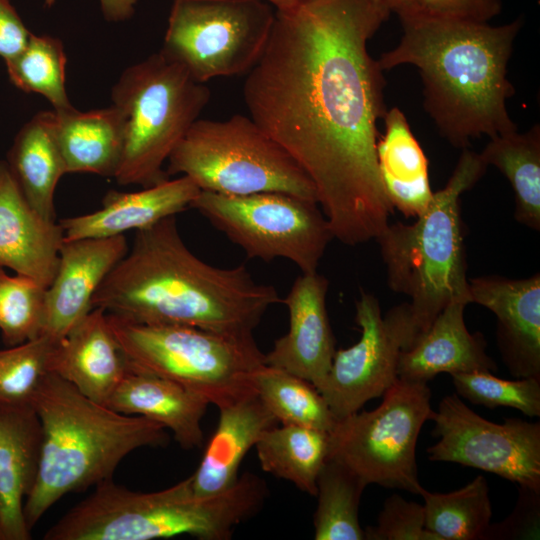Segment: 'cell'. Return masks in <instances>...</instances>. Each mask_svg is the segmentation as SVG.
Segmentation results:
<instances>
[{
    "mask_svg": "<svg viewBox=\"0 0 540 540\" xmlns=\"http://www.w3.org/2000/svg\"><path fill=\"white\" fill-rule=\"evenodd\" d=\"M191 208L249 258H284L302 273L316 272L334 238L318 204L279 192L226 195L200 191Z\"/></svg>",
    "mask_w": 540,
    "mask_h": 540,
    "instance_id": "cell-11",
    "label": "cell"
},
{
    "mask_svg": "<svg viewBox=\"0 0 540 540\" xmlns=\"http://www.w3.org/2000/svg\"><path fill=\"white\" fill-rule=\"evenodd\" d=\"M31 34L10 0H0V57L5 63L24 50Z\"/></svg>",
    "mask_w": 540,
    "mask_h": 540,
    "instance_id": "cell-40",
    "label": "cell"
},
{
    "mask_svg": "<svg viewBox=\"0 0 540 540\" xmlns=\"http://www.w3.org/2000/svg\"><path fill=\"white\" fill-rule=\"evenodd\" d=\"M187 176L167 179L135 192L110 190L97 211L59 221L64 241L124 235L191 208L200 193Z\"/></svg>",
    "mask_w": 540,
    "mask_h": 540,
    "instance_id": "cell-20",
    "label": "cell"
},
{
    "mask_svg": "<svg viewBox=\"0 0 540 540\" xmlns=\"http://www.w3.org/2000/svg\"><path fill=\"white\" fill-rule=\"evenodd\" d=\"M486 169L478 153L462 149L446 185L416 221L388 223L376 238L389 288L410 298V347L450 302L470 303L460 196Z\"/></svg>",
    "mask_w": 540,
    "mask_h": 540,
    "instance_id": "cell-5",
    "label": "cell"
},
{
    "mask_svg": "<svg viewBox=\"0 0 540 540\" xmlns=\"http://www.w3.org/2000/svg\"><path fill=\"white\" fill-rule=\"evenodd\" d=\"M42 428L31 405L0 406V530L4 540H29L24 503L39 472Z\"/></svg>",
    "mask_w": 540,
    "mask_h": 540,
    "instance_id": "cell-21",
    "label": "cell"
},
{
    "mask_svg": "<svg viewBox=\"0 0 540 540\" xmlns=\"http://www.w3.org/2000/svg\"><path fill=\"white\" fill-rule=\"evenodd\" d=\"M167 163L169 176H187L201 191L226 195L279 192L317 203L307 174L250 116L197 119Z\"/></svg>",
    "mask_w": 540,
    "mask_h": 540,
    "instance_id": "cell-8",
    "label": "cell"
},
{
    "mask_svg": "<svg viewBox=\"0 0 540 540\" xmlns=\"http://www.w3.org/2000/svg\"><path fill=\"white\" fill-rule=\"evenodd\" d=\"M218 425L208 441L196 471L192 489L198 496H210L231 487L247 452L261 434L278 423L257 393L219 409Z\"/></svg>",
    "mask_w": 540,
    "mask_h": 540,
    "instance_id": "cell-24",
    "label": "cell"
},
{
    "mask_svg": "<svg viewBox=\"0 0 540 540\" xmlns=\"http://www.w3.org/2000/svg\"><path fill=\"white\" fill-rule=\"evenodd\" d=\"M254 447L265 472L316 496L317 477L330 453L329 432L277 424L266 429Z\"/></svg>",
    "mask_w": 540,
    "mask_h": 540,
    "instance_id": "cell-28",
    "label": "cell"
},
{
    "mask_svg": "<svg viewBox=\"0 0 540 540\" xmlns=\"http://www.w3.org/2000/svg\"><path fill=\"white\" fill-rule=\"evenodd\" d=\"M316 540H364L359 506L367 484L340 461L328 458L317 477Z\"/></svg>",
    "mask_w": 540,
    "mask_h": 540,
    "instance_id": "cell-30",
    "label": "cell"
},
{
    "mask_svg": "<svg viewBox=\"0 0 540 540\" xmlns=\"http://www.w3.org/2000/svg\"><path fill=\"white\" fill-rule=\"evenodd\" d=\"M425 528L439 540H482L492 509L489 486L483 475L449 493L429 492L423 487Z\"/></svg>",
    "mask_w": 540,
    "mask_h": 540,
    "instance_id": "cell-31",
    "label": "cell"
},
{
    "mask_svg": "<svg viewBox=\"0 0 540 540\" xmlns=\"http://www.w3.org/2000/svg\"><path fill=\"white\" fill-rule=\"evenodd\" d=\"M282 302L244 264L210 265L181 238L176 216L137 230L131 249L93 296L92 307L143 324H177L250 335L265 312Z\"/></svg>",
    "mask_w": 540,
    "mask_h": 540,
    "instance_id": "cell-2",
    "label": "cell"
},
{
    "mask_svg": "<svg viewBox=\"0 0 540 540\" xmlns=\"http://www.w3.org/2000/svg\"><path fill=\"white\" fill-rule=\"evenodd\" d=\"M211 522L209 503L195 495L190 478L156 492L132 491L108 479L71 508L44 540H152L203 536Z\"/></svg>",
    "mask_w": 540,
    "mask_h": 540,
    "instance_id": "cell-12",
    "label": "cell"
},
{
    "mask_svg": "<svg viewBox=\"0 0 540 540\" xmlns=\"http://www.w3.org/2000/svg\"><path fill=\"white\" fill-rule=\"evenodd\" d=\"M64 231L37 213L0 160V267L30 277L47 288L53 281Z\"/></svg>",
    "mask_w": 540,
    "mask_h": 540,
    "instance_id": "cell-19",
    "label": "cell"
},
{
    "mask_svg": "<svg viewBox=\"0 0 540 540\" xmlns=\"http://www.w3.org/2000/svg\"><path fill=\"white\" fill-rule=\"evenodd\" d=\"M355 307L361 337L349 348L335 352L317 389L337 420L359 411L394 384L399 354L411 342L406 303L383 316L378 299L361 290Z\"/></svg>",
    "mask_w": 540,
    "mask_h": 540,
    "instance_id": "cell-14",
    "label": "cell"
},
{
    "mask_svg": "<svg viewBox=\"0 0 540 540\" xmlns=\"http://www.w3.org/2000/svg\"><path fill=\"white\" fill-rule=\"evenodd\" d=\"M399 18L409 16L419 11L420 0H376Z\"/></svg>",
    "mask_w": 540,
    "mask_h": 540,
    "instance_id": "cell-42",
    "label": "cell"
},
{
    "mask_svg": "<svg viewBox=\"0 0 540 540\" xmlns=\"http://www.w3.org/2000/svg\"><path fill=\"white\" fill-rule=\"evenodd\" d=\"M400 21V42L381 55L379 65L418 68L424 109L450 144L464 149L472 138L517 130L506 105L515 91L507 65L521 17L493 26L417 12Z\"/></svg>",
    "mask_w": 540,
    "mask_h": 540,
    "instance_id": "cell-3",
    "label": "cell"
},
{
    "mask_svg": "<svg viewBox=\"0 0 540 540\" xmlns=\"http://www.w3.org/2000/svg\"><path fill=\"white\" fill-rule=\"evenodd\" d=\"M390 13L376 0L276 9L243 85L249 116L307 174L334 238L349 246L376 240L394 212L376 152L385 80L367 48Z\"/></svg>",
    "mask_w": 540,
    "mask_h": 540,
    "instance_id": "cell-1",
    "label": "cell"
},
{
    "mask_svg": "<svg viewBox=\"0 0 540 540\" xmlns=\"http://www.w3.org/2000/svg\"><path fill=\"white\" fill-rule=\"evenodd\" d=\"M501 0H420L419 13L488 23L501 12Z\"/></svg>",
    "mask_w": 540,
    "mask_h": 540,
    "instance_id": "cell-39",
    "label": "cell"
},
{
    "mask_svg": "<svg viewBox=\"0 0 540 540\" xmlns=\"http://www.w3.org/2000/svg\"><path fill=\"white\" fill-rule=\"evenodd\" d=\"M427 448L434 462H452L496 474L540 493V423L507 418L494 423L470 409L457 394L445 396L432 411Z\"/></svg>",
    "mask_w": 540,
    "mask_h": 540,
    "instance_id": "cell-13",
    "label": "cell"
},
{
    "mask_svg": "<svg viewBox=\"0 0 540 540\" xmlns=\"http://www.w3.org/2000/svg\"><path fill=\"white\" fill-rule=\"evenodd\" d=\"M111 97L124 141L116 182L149 187L169 179L163 166L199 119L210 99L209 88L159 51L127 67Z\"/></svg>",
    "mask_w": 540,
    "mask_h": 540,
    "instance_id": "cell-7",
    "label": "cell"
},
{
    "mask_svg": "<svg viewBox=\"0 0 540 540\" xmlns=\"http://www.w3.org/2000/svg\"><path fill=\"white\" fill-rule=\"evenodd\" d=\"M66 61L60 39L31 34L24 50L5 64L14 86L42 95L53 110H61L72 106L65 87Z\"/></svg>",
    "mask_w": 540,
    "mask_h": 540,
    "instance_id": "cell-33",
    "label": "cell"
},
{
    "mask_svg": "<svg viewBox=\"0 0 540 540\" xmlns=\"http://www.w3.org/2000/svg\"><path fill=\"white\" fill-rule=\"evenodd\" d=\"M55 0H44L47 7H52ZM101 12L109 22H123L135 13L137 0H99Z\"/></svg>",
    "mask_w": 540,
    "mask_h": 540,
    "instance_id": "cell-41",
    "label": "cell"
},
{
    "mask_svg": "<svg viewBox=\"0 0 540 540\" xmlns=\"http://www.w3.org/2000/svg\"><path fill=\"white\" fill-rule=\"evenodd\" d=\"M124 235L64 241L55 277L46 288L42 335L62 339L92 309V299L106 276L125 256Z\"/></svg>",
    "mask_w": 540,
    "mask_h": 540,
    "instance_id": "cell-17",
    "label": "cell"
},
{
    "mask_svg": "<svg viewBox=\"0 0 540 540\" xmlns=\"http://www.w3.org/2000/svg\"><path fill=\"white\" fill-rule=\"evenodd\" d=\"M383 119L385 132L376 149L381 183L393 209L416 218L433 195L427 158L399 108L387 109Z\"/></svg>",
    "mask_w": 540,
    "mask_h": 540,
    "instance_id": "cell-26",
    "label": "cell"
},
{
    "mask_svg": "<svg viewBox=\"0 0 540 540\" xmlns=\"http://www.w3.org/2000/svg\"><path fill=\"white\" fill-rule=\"evenodd\" d=\"M31 406L41 423L42 445L38 476L24 503L30 530L64 495L112 479L130 452L169 442L161 424L96 403L51 372Z\"/></svg>",
    "mask_w": 540,
    "mask_h": 540,
    "instance_id": "cell-4",
    "label": "cell"
},
{
    "mask_svg": "<svg viewBox=\"0 0 540 540\" xmlns=\"http://www.w3.org/2000/svg\"><path fill=\"white\" fill-rule=\"evenodd\" d=\"M366 540H439L425 528L424 506L398 494L388 497L377 524L364 529Z\"/></svg>",
    "mask_w": 540,
    "mask_h": 540,
    "instance_id": "cell-37",
    "label": "cell"
},
{
    "mask_svg": "<svg viewBox=\"0 0 540 540\" xmlns=\"http://www.w3.org/2000/svg\"><path fill=\"white\" fill-rule=\"evenodd\" d=\"M467 303L450 302L428 330L414 344L401 350L397 376L411 382L427 383L439 373L495 372L497 364L486 353L480 332L470 333L464 320Z\"/></svg>",
    "mask_w": 540,
    "mask_h": 540,
    "instance_id": "cell-22",
    "label": "cell"
},
{
    "mask_svg": "<svg viewBox=\"0 0 540 540\" xmlns=\"http://www.w3.org/2000/svg\"><path fill=\"white\" fill-rule=\"evenodd\" d=\"M378 407L337 420L330 434V453L367 485L378 484L419 494L416 446L430 419L427 383L397 379Z\"/></svg>",
    "mask_w": 540,
    "mask_h": 540,
    "instance_id": "cell-9",
    "label": "cell"
},
{
    "mask_svg": "<svg viewBox=\"0 0 540 540\" xmlns=\"http://www.w3.org/2000/svg\"><path fill=\"white\" fill-rule=\"evenodd\" d=\"M274 17L266 0H173L160 52L200 83L242 75L263 54Z\"/></svg>",
    "mask_w": 540,
    "mask_h": 540,
    "instance_id": "cell-10",
    "label": "cell"
},
{
    "mask_svg": "<svg viewBox=\"0 0 540 540\" xmlns=\"http://www.w3.org/2000/svg\"><path fill=\"white\" fill-rule=\"evenodd\" d=\"M255 390L279 424L331 432L337 423L315 386L292 373L265 364L255 375Z\"/></svg>",
    "mask_w": 540,
    "mask_h": 540,
    "instance_id": "cell-32",
    "label": "cell"
},
{
    "mask_svg": "<svg viewBox=\"0 0 540 540\" xmlns=\"http://www.w3.org/2000/svg\"><path fill=\"white\" fill-rule=\"evenodd\" d=\"M329 282L316 272L298 276L282 301L289 312V330L265 354V364L301 377L318 389L336 352L326 307Z\"/></svg>",
    "mask_w": 540,
    "mask_h": 540,
    "instance_id": "cell-16",
    "label": "cell"
},
{
    "mask_svg": "<svg viewBox=\"0 0 540 540\" xmlns=\"http://www.w3.org/2000/svg\"><path fill=\"white\" fill-rule=\"evenodd\" d=\"M52 122V111L35 114L18 131L6 161L29 205L48 220L56 219L55 189L66 174Z\"/></svg>",
    "mask_w": 540,
    "mask_h": 540,
    "instance_id": "cell-27",
    "label": "cell"
},
{
    "mask_svg": "<svg viewBox=\"0 0 540 540\" xmlns=\"http://www.w3.org/2000/svg\"><path fill=\"white\" fill-rule=\"evenodd\" d=\"M48 371L71 383L94 402L107 406L128 365L104 309L93 308L62 339L53 343Z\"/></svg>",
    "mask_w": 540,
    "mask_h": 540,
    "instance_id": "cell-18",
    "label": "cell"
},
{
    "mask_svg": "<svg viewBox=\"0 0 540 540\" xmlns=\"http://www.w3.org/2000/svg\"><path fill=\"white\" fill-rule=\"evenodd\" d=\"M53 341L41 335L0 350V406L31 405L48 371Z\"/></svg>",
    "mask_w": 540,
    "mask_h": 540,
    "instance_id": "cell-35",
    "label": "cell"
},
{
    "mask_svg": "<svg viewBox=\"0 0 540 540\" xmlns=\"http://www.w3.org/2000/svg\"><path fill=\"white\" fill-rule=\"evenodd\" d=\"M468 291L470 303L496 316L497 346L510 374L540 379V274L476 277L468 279Z\"/></svg>",
    "mask_w": 540,
    "mask_h": 540,
    "instance_id": "cell-15",
    "label": "cell"
},
{
    "mask_svg": "<svg viewBox=\"0 0 540 540\" xmlns=\"http://www.w3.org/2000/svg\"><path fill=\"white\" fill-rule=\"evenodd\" d=\"M513 512L503 521L487 527L482 540L539 539L540 493L519 486Z\"/></svg>",
    "mask_w": 540,
    "mask_h": 540,
    "instance_id": "cell-38",
    "label": "cell"
},
{
    "mask_svg": "<svg viewBox=\"0 0 540 540\" xmlns=\"http://www.w3.org/2000/svg\"><path fill=\"white\" fill-rule=\"evenodd\" d=\"M271 3L276 9H284L297 4L301 0H266Z\"/></svg>",
    "mask_w": 540,
    "mask_h": 540,
    "instance_id": "cell-43",
    "label": "cell"
},
{
    "mask_svg": "<svg viewBox=\"0 0 540 540\" xmlns=\"http://www.w3.org/2000/svg\"><path fill=\"white\" fill-rule=\"evenodd\" d=\"M0 540H4L1 530H0Z\"/></svg>",
    "mask_w": 540,
    "mask_h": 540,
    "instance_id": "cell-44",
    "label": "cell"
},
{
    "mask_svg": "<svg viewBox=\"0 0 540 540\" xmlns=\"http://www.w3.org/2000/svg\"><path fill=\"white\" fill-rule=\"evenodd\" d=\"M483 162L498 168L508 179L515 198L514 217L520 224L540 230V126L490 138L479 153Z\"/></svg>",
    "mask_w": 540,
    "mask_h": 540,
    "instance_id": "cell-29",
    "label": "cell"
},
{
    "mask_svg": "<svg viewBox=\"0 0 540 540\" xmlns=\"http://www.w3.org/2000/svg\"><path fill=\"white\" fill-rule=\"evenodd\" d=\"M46 288L34 279L8 275L0 267V331L7 346H15L42 335Z\"/></svg>",
    "mask_w": 540,
    "mask_h": 540,
    "instance_id": "cell-34",
    "label": "cell"
},
{
    "mask_svg": "<svg viewBox=\"0 0 540 540\" xmlns=\"http://www.w3.org/2000/svg\"><path fill=\"white\" fill-rule=\"evenodd\" d=\"M53 134L66 174L115 176L123 153V126L113 106L78 111L73 106L52 110Z\"/></svg>",
    "mask_w": 540,
    "mask_h": 540,
    "instance_id": "cell-25",
    "label": "cell"
},
{
    "mask_svg": "<svg viewBox=\"0 0 540 540\" xmlns=\"http://www.w3.org/2000/svg\"><path fill=\"white\" fill-rule=\"evenodd\" d=\"M107 316L129 369L174 381L218 409L256 393L255 375L265 365V354L253 334Z\"/></svg>",
    "mask_w": 540,
    "mask_h": 540,
    "instance_id": "cell-6",
    "label": "cell"
},
{
    "mask_svg": "<svg viewBox=\"0 0 540 540\" xmlns=\"http://www.w3.org/2000/svg\"><path fill=\"white\" fill-rule=\"evenodd\" d=\"M208 405L205 398L174 381L129 368L107 403L116 412L161 424L186 450L202 446L201 421Z\"/></svg>",
    "mask_w": 540,
    "mask_h": 540,
    "instance_id": "cell-23",
    "label": "cell"
},
{
    "mask_svg": "<svg viewBox=\"0 0 540 540\" xmlns=\"http://www.w3.org/2000/svg\"><path fill=\"white\" fill-rule=\"evenodd\" d=\"M459 397L490 409L514 408L529 417L540 416V379H500L491 372L474 371L452 374Z\"/></svg>",
    "mask_w": 540,
    "mask_h": 540,
    "instance_id": "cell-36",
    "label": "cell"
}]
</instances>
